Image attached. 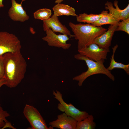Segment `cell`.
<instances>
[{"label":"cell","mask_w":129,"mask_h":129,"mask_svg":"<svg viewBox=\"0 0 129 129\" xmlns=\"http://www.w3.org/2000/svg\"><path fill=\"white\" fill-rule=\"evenodd\" d=\"M5 68V85L10 88L16 87L24 78L27 63L21 52L8 53L2 56Z\"/></svg>","instance_id":"obj_1"},{"label":"cell","mask_w":129,"mask_h":129,"mask_svg":"<svg viewBox=\"0 0 129 129\" xmlns=\"http://www.w3.org/2000/svg\"><path fill=\"white\" fill-rule=\"evenodd\" d=\"M69 25L74 33V37L78 41V50L93 43L95 38L107 30L101 26L97 27L89 24H75L70 22Z\"/></svg>","instance_id":"obj_2"},{"label":"cell","mask_w":129,"mask_h":129,"mask_svg":"<svg viewBox=\"0 0 129 129\" xmlns=\"http://www.w3.org/2000/svg\"><path fill=\"white\" fill-rule=\"evenodd\" d=\"M74 57L76 59L84 61L88 68L86 71L73 78V80L78 81V85L79 86H81L84 81L88 77L96 74H104L112 81L115 80L114 75L111 73V71L108 70L104 65L105 59L95 61L79 53L75 55Z\"/></svg>","instance_id":"obj_3"},{"label":"cell","mask_w":129,"mask_h":129,"mask_svg":"<svg viewBox=\"0 0 129 129\" xmlns=\"http://www.w3.org/2000/svg\"><path fill=\"white\" fill-rule=\"evenodd\" d=\"M20 41L13 33L6 31H0V56L8 53L20 51Z\"/></svg>","instance_id":"obj_4"},{"label":"cell","mask_w":129,"mask_h":129,"mask_svg":"<svg viewBox=\"0 0 129 129\" xmlns=\"http://www.w3.org/2000/svg\"><path fill=\"white\" fill-rule=\"evenodd\" d=\"M54 91V97L59 102L57 108L61 111L64 112L67 115L75 119L77 121L82 120L89 115L85 111H81L75 107L72 104H68L63 100L62 94L59 91Z\"/></svg>","instance_id":"obj_5"},{"label":"cell","mask_w":129,"mask_h":129,"mask_svg":"<svg viewBox=\"0 0 129 129\" xmlns=\"http://www.w3.org/2000/svg\"><path fill=\"white\" fill-rule=\"evenodd\" d=\"M23 113L33 129H52L50 126L48 127L45 120L35 108L32 106L26 104L23 109Z\"/></svg>","instance_id":"obj_6"},{"label":"cell","mask_w":129,"mask_h":129,"mask_svg":"<svg viewBox=\"0 0 129 129\" xmlns=\"http://www.w3.org/2000/svg\"><path fill=\"white\" fill-rule=\"evenodd\" d=\"M78 51L79 53L90 59L97 61L102 59H106L108 53L110 50L109 48H101L97 44L93 43Z\"/></svg>","instance_id":"obj_7"},{"label":"cell","mask_w":129,"mask_h":129,"mask_svg":"<svg viewBox=\"0 0 129 129\" xmlns=\"http://www.w3.org/2000/svg\"><path fill=\"white\" fill-rule=\"evenodd\" d=\"M46 35L43 37L42 39L46 42L49 46L61 48L64 49H68L71 44L67 42L69 39L68 36L62 34L57 35L50 28L46 29Z\"/></svg>","instance_id":"obj_8"},{"label":"cell","mask_w":129,"mask_h":129,"mask_svg":"<svg viewBox=\"0 0 129 129\" xmlns=\"http://www.w3.org/2000/svg\"><path fill=\"white\" fill-rule=\"evenodd\" d=\"M43 21V28L44 31L50 28L54 32H59L70 37H74L70 31L65 26L60 22L58 16L54 14L48 19Z\"/></svg>","instance_id":"obj_9"},{"label":"cell","mask_w":129,"mask_h":129,"mask_svg":"<svg viewBox=\"0 0 129 129\" xmlns=\"http://www.w3.org/2000/svg\"><path fill=\"white\" fill-rule=\"evenodd\" d=\"M26 0H22L19 4L15 0H11L12 6L8 11V15L10 18L15 21L24 22L28 20L29 16L22 6V2Z\"/></svg>","instance_id":"obj_10"},{"label":"cell","mask_w":129,"mask_h":129,"mask_svg":"<svg viewBox=\"0 0 129 129\" xmlns=\"http://www.w3.org/2000/svg\"><path fill=\"white\" fill-rule=\"evenodd\" d=\"M77 121L65 113L58 115L57 119L50 122L49 124L53 128L61 129H76Z\"/></svg>","instance_id":"obj_11"},{"label":"cell","mask_w":129,"mask_h":129,"mask_svg":"<svg viewBox=\"0 0 129 129\" xmlns=\"http://www.w3.org/2000/svg\"><path fill=\"white\" fill-rule=\"evenodd\" d=\"M118 1L115 0L113 4L115 7L113 6L112 3L107 1L105 4L106 10L109 11V13L113 16L116 19L119 21L120 20H123L129 18V4L124 9L121 10L118 5Z\"/></svg>","instance_id":"obj_12"},{"label":"cell","mask_w":129,"mask_h":129,"mask_svg":"<svg viewBox=\"0 0 129 129\" xmlns=\"http://www.w3.org/2000/svg\"><path fill=\"white\" fill-rule=\"evenodd\" d=\"M118 25H110L107 30L97 38L93 43L97 44L99 47L104 48H109L111 46L112 39Z\"/></svg>","instance_id":"obj_13"},{"label":"cell","mask_w":129,"mask_h":129,"mask_svg":"<svg viewBox=\"0 0 129 129\" xmlns=\"http://www.w3.org/2000/svg\"><path fill=\"white\" fill-rule=\"evenodd\" d=\"M54 14L57 16L62 15L77 16L75 9L68 5L57 3L53 8Z\"/></svg>","instance_id":"obj_14"},{"label":"cell","mask_w":129,"mask_h":129,"mask_svg":"<svg viewBox=\"0 0 129 129\" xmlns=\"http://www.w3.org/2000/svg\"><path fill=\"white\" fill-rule=\"evenodd\" d=\"M104 14L98 21L91 24L95 26H101L107 24L118 25L119 22L111 15L108 13V11L103 10Z\"/></svg>","instance_id":"obj_15"},{"label":"cell","mask_w":129,"mask_h":129,"mask_svg":"<svg viewBox=\"0 0 129 129\" xmlns=\"http://www.w3.org/2000/svg\"><path fill=\"white\" fill-rule=\"evenodd\" d=\"M104 14L103 10L99 14H90L85 13L80 14L76 16L77 21L78 22H82L91 24L98 21Z\"/></svg>","instance_id":"obj_16"},{"label":"cell","mask_w":129,"mask_h":129,"mask_svg":"<svg viewBox=\"0 0 129 129\" xmlns=\"http://www.w3.org/2000/svg\"><path fill=\"white\" fill-rule=\"evenodd\" d=\"M117 44L112 48L113 51V54L110 58V65L107 68L109 71H111L115 68L121 69H123L127 74L129 75V64H125L121 63L116 62L114 59V55L118 47Z\"/></svg>","instance_id":"obj_17"},{"label":"cell","mask_w":129,"mask_h":129,"mask_svg":"<svg viewBox=\"0 0 129 129\" xmlns=\"http://www.w3.org/2000/svg\"><path fill=\"white\" fill-rule=\"evenodd\" d=\"M93 116L89 115L83 120L77 121L76 129H94L96 127Z\"/></svg>","instance_id":"obj_18"},{"label":"cell","mask_w":129,"mask_h":129,"mask_svg":"<svg viewBox=\"0 0 129 129\" xmlns=\"http://www.w3.org/2000/svg\"><path fill=\"white\" fill-rule=\"evenodd\" d=\"M51 14L52 11L50 9L42 8L35 12L33 13V16L35 19L43 21L49 19Z\"/></svg>","instance_id":"obj_19"},{"label":"cell","mask_w":129,"mask_h":129,"mask_svg":"<svg viewBox=\"0 0 129 129\" xmlns=\"http://www.w3.org/2000/svg\"><path fill=\"white\" fill-rule=\"evenodd\" d=\"M122 31L129 34V18L119 22L116 31Z\"/></svg>","instance_id":"obj_20"},{"label":"cell","mask_w":129,"mask_h":129,"mask_svg":"<svg viewBox=\"0 0 129 129\" xmlns=\"http://www.w3.org/2000/svg\"><path fill=\"white\" fill-rule=\"evenodd\" d=\"M10 115L7 111L3 109L0 104V129H1L5 125V123L8 121L6 118Z\"/></svg>","instance_id":"obj_21"},{"label":"cell","mask_w":129,"mask_h":129,"mask_svg":"<svg viewBox=\"0 0 129 129\" xmlns=\"http://www.w3.org/2000/svg\"><path fill=\"white\" fill-rule=\"evenodd\" d=\"M5 68L2 56H0V79L4 77Z\"/></svg>","instance_id":"obj_22"},{"label":"cell","mask_w":129,"mask_h":129,"mask_svg":"<svg viewBox=\"0 0 129 129\" xmlns=\"http://www.w3.org/2000/svg\"><path fill=\"white\" fill-rule=\"evenodd\" d=\"M7 128H11L13 129H16L11 125V123L8 121L5 123V125L1 129H3Z\"/></svg>","instance_id":"obj_23"},{"label":"cell","mask_w":129,"mask_h":129,"mask_svg":"<svg viewBox=\"0 0 129 129\" xmlns=\"http://www.w3.org/2000/svg\"><path fill=\"white\" fill-rule=\"evenodd\" d=\"M6 83V81L4 77L2 79H0V88L3 85H5Z\"/></svg>","instance_id":"obj_24"},{"label":"cell","mask_w":129,"mask_h":129,"mask_svg":"<svg viewBox=\"0 0 129 129\" xmlns=\"http://www.w3.org/2000/svg\"><path fill=\"white\" fill-rule=\"evenodd\" d=\"M3 0H0V8L3 7L4 5L3 4Z\"/></svg>","instance_id":"obj_25"},{"label":"cell","mask_w":129,"mask_h":129,"mask_svg":"<svg viewBox=\"0 0 129 129\" xmlns=\"http://www.w3.org/2000/svg\"><path fill=\"white\" fill-rule=\"evenodd\" d=\"M63 0H56L55 1V3H60Z\"/></svg>","instance_id":"obj_26"}]
</instances>
